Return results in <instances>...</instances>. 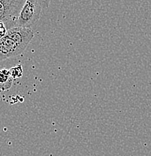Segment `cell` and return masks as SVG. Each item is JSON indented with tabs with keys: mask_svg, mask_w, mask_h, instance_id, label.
I'll list each match as a JSON object with an SVG mask.
<instances>
[{
	"mask_svg": "<svg viewBox=\"0 0 151 156\" xmlns=\"http://www.w3.org/2000/svg\"><path fill=\"white\" fill-rule=\"evenodd\" d=\"M34 37L32 28L14 27L0 38V62L20 55Z\"/></svg>",
	"mask_w": 151,
	"mask_h": 156,
	"instance_id": "6da1fadb",
	"label": "cell"
},
{
	"mask_svg": "<svg viewBox=\"0 0 151 156\" xmlns=\"http://www.w3.org/2000/svg\"><path fill=\"white\" fill-rule=\"evenodd\" d=\"M24 0H0V38L8 30L17 27V18Z\"/></svg>",
	"mask_w": 151,
	"mask_h": 156,
	"instance_id": "7a4b0ae2",
	"label": "cell"
},
{
	"mask_svg": "<svg viewBox=\"0 0 151 156\" xmlns=\"http://www.w3.org/2000/svg\"><path fill=\"white\" fill-rule=\"evenodd\" d=\"M50 1L27 0L20 10L17 18V27L31 28L40 19L43 9L48 7Z\"/></svg>",
	"mask_w": 151,
	"mask_h": 156,
	"instance_id": "3957f363",
	"label": "cell"
},
{
	"mask_svg": "<svg viewBox=\"0 0 151 156\" xmlns=\"http://www.w3.org/2000/svg\"><path fill=\"white\" fill-rule=\"evenodd\" d=\"M12 83L13 79L11 77L9 70L5 68L0 70V89L2 91L9 90Z\"/></svg>",
	"mask_w": 151,
	"mask_h": 156,
	"instance_id": "277c9868",
	"label": "cell"
},
{
	"mask_svg": "<svg viewBox=\"0 0 151 156\" xmlns=\"http://www.w3.org/2000/svg\"><path fill=\"white\" fill-rule=\"evenodd\" d=\"M9 73H10L11 77L12 79H17V78H20L23 76V67L20 65H17L14 67L11 68L9 69Z\"/></svg>",
	"mask_w": 151,
	"mask_h": 156,
	"instance_id": "5b68a950",
	"label": "cell"
}]
</instances>
